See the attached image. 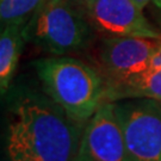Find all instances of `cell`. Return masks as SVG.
I'll use <instances>...</instances> for the list:
<instances>
[{"mask_svg":"<svg viewBox=\"0 0 161 161\" xmlns=\"http://www.w3.org/2000/svg\"><path fill=\"white\" fill-rule=\"evenodd\" d=\"M11 123L42 161H75L86 124L73 119L47 94L28 87L10 97Z\"/></svg>","mask_w":161,"mask_h":161,"instance_id":"obj_1","label":"cell"},{"mask_svg":"<svg viewBox=\"0 0 161 161\" xmlns=\"http://www.w3.org/2000/svg\"><path fill=\"white\" fill-rule=\"evenodd\" d=\"M43 92L73 119L86 124L104 103V78L97 69L68 56L34 62Z\"/></svg>","mask_w":161,"mask_h":161,"instance_id":"obj_2","label":"cell"},{"mask_svg":"<svg viewBox=\"0 0 161 161\" xmlns=\"http://www.w3.org/2000/svg\"><path fill=\"white\" fill-rule=\"evenodd\" d=\"M93 31L78 0H47L25 24V41L61 56L85 49Z\"/></svg>","mask_w":161,"mask_h":161,"instance_id":"obj_3","label":"cell"},{"mask_svg":"<svg viewBox=\"0 0 161 161\" xmlns=\"http://www.w3.org/2000/svg\"><path fill=\"white\" fill-rule=\"evenodd\" d=\"M129 161H161V102L135 98L114 102Z\"/></svg>","mask_w":161,"mask_h":161,"instance_id":"obj_4","label":"cell"},{"mask_svg":"<svg viewBox=\"0 0 161 161\" xmlns=\"http://www.w3.org/2000/svg\"><path fill=\"white\" fill-rule=\"evenodd\" d=\"M94 32L104 37L161 38L132 0H78Z\"/></svg>","mask_w":161,"mask_h":161,"instance_id":"obj_5","label":"cell"},{"mask_svg":"<svg viewBox=\"0 0 161 161\" xmlns=\"http://www.w3.org/2000/svg\"><path fill=\"white\" fill-rule=\"evenodd\" d=\"M160 46L161 38L104 37L98 52L104 84L125 80L148 69Z\"/></svg>","mask_w":161,"mask_h":161,"instance_id":"obj_6","label":"cell"},{"mask_svg":"<svg viewBox=\"0 0 161 161\" xmlns=\"http://www.w3.org/2000/svg\"><path fill=\"white\" fill-rule=\"evenodd\" d=\"M75 161H129L114 102H104L87 121Z\"/></svg>","mask_w":161,"mask_h":161,"instance_id":"obj_7","label":"cell"},{"mask_svg":"<svg viewBox=\"0 0 161 161\" xmlns=\"http://www.w3.org/2000/svg\"><path fill=\"white\" fill-rule=\"evenodd\" d=\"M104 102L150 98L161 102V68L148 67L140 74L125 80L104 84Z\"/></svg>","mask_w":161,"mask_h":161,"instance_id":"obj_8","label":"cell"},{"mask_svg":"<svg viewBox=\"0 0 161 161\" xmlns=\"http://www.w3.org/2000/svg\"><path fill=\"white\" fill-rule=\"evenodd\" d=\"M26 23L7 25L0 31V97L7 94L23 50Z\"/></svg>","mask_w":161,"mask_h":161,"instance_id":"obj_9","label":"cell"},{"mask_svg":"<svg viewBox=\"0 0 161 161\" xmlns=\"http://www.w3.org/2000/svg\"><path fill=\"white\" fill-rule=\"evenodd\" d=\"M47 0H0V31L7 25L28 23Z\"/></svg>","mask_w":161,"mask_h":161,"instance_id":"obj_10","label":"cell"},{"mask_svg":"<svg viewBox=\"0 0 161 161\" xmlns=\"http://www.w3.org/2000/svg\"><path fill=\"white\" fill-rule=\"evenodd\" d=\"M6 154L7 161H42L30 149L22 134L12 123L8 125L6 137Z\"/></svg>","mask_w":161,"mask_h":161,"instance_id":"obj_11","label":"cell"},{"mask_svg":"<svg viewBox=\"0 0 161 161\" xmlns=\"http://www.w3.org/2000/svg\"><path fill=\"white\" fill-rule=\"evenodd\" d=\"M132 1H134V3H135L140 8H142V10H143L144 7L149 4L150 0H132Z\"/></svg>","mask_w":161,"mask_h":161,"instance_id":"obj_12","label":"cell"},{"mask_svg":"<svg viewBox=\"0 0 161 161\" xmlns=\"http://www.w3.org/2000/svg\"><path fill=\"white\" fill-rule=\"evenodd\" d=\"M152 1L154 3V5H155L156 7L161 11V0H152Z\"/></svg>","mask_w":161,"mask_h":161,"instance_id":"obj_13","label":"cell"}]
</instances>
